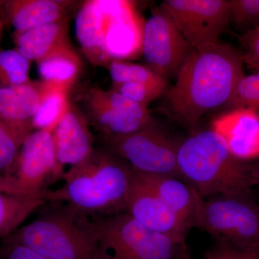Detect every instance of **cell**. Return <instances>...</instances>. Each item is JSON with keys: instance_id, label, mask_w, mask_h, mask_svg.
<instances>
[{"instance_id": "20", "label": "cell", "mask_w": 259, "mask_h": 259, "mask_svg": "<svg viewBox=\"0 0 259 259\" xmlns=\"http://www.w3.org/2000/svg\"><path fill=\"white\" fill-rule=\"evenodd\" d=\"M42 81L71 90L81 71L79 56L69 42L58 48L37 62Z\"/></svg>"}, {"instance_id": "29", "label": "cell", "mask_w": 259, "mask_h": 259, "mask_svg": "<svg viewBox=\"0 0 259 259\" xmlns=\"http://www.w3.org/2000/svg\"><path fill=\"white\" fill-rule=\"evenodd\" d=\"M228 107L250 109L259 114V71L245 75L237 85Z\"/></svg>"}, {"instance_id": "35", "label": "cell", "mask_w": 259, "mask_h": 259, "mask_svg": "<svg viewBox=\"0 0 259 259\" xmlns=\"http://www.w3.org/2000/svg\"><path fill=\"white\" fill-rule=\"evenodd\" d=\"M3 27H4V23H3V18L0 16V39H1L2 34H3Z\"/></svg>"}, {"instance_id": "28", "label": "cell", "mask_w": 259, "mask_h": 259, "mask_svg": "<svg viewBox=\"0 0 259 259\" xmlns=\"http://www.w3.org/2000/svg\"><path fill=\"white\" fill-rule=\"evenodd\" d=\"M230 23L241 34L259 26V0H229Z\"/></svg>"}, {"instance_id": "13", "label": "cell", "mask_w": 259, "mask_h": 259, "mask_svg": "<svg viewBox=\"0 0 259 259\" xmlns=\"http://www.w3.org/2000/svg\"><path fill=\"white\" fill-rule=\"evenodd\" d=\"M232 154L241 161L259 158V114L248 108L231 109L212 120Z\"/></svg>"}, {"instance_id": "19", "label": "cell", "mask_w": 259, "mask_h": 259, "mask_svg": "<svg viewBox=\"0 0 259 259\" xmlns=\"http://www.w3.org/2000/svg\"><path fill=\"white\" fill-rule=\"evenodd\" d=\"M17 50L29 61L38 62L58 48L69 42L66 20L46 24L15 33Z\"/></svg>"}, {"instance_id": "14", "label": "cell", "mask_w": 259, "mask_h": 259, "mask_svg": "<svg viewBox=\"0 0 259 259\" xmlns=\"http://www.w3.org/2000/svg\"><path fill=\"white\" fill-rule=\"evenodd\" d=\"M58 166H77L93 153V139L84 116L69 103L66 112L53 131Z\"/></svg>"}, {"instance_id": "17", "label": "cell", "mask_w": 259, "mask_h": 259, "mask_svg": "<svg viewBox=\"0 0 259 259\" xmlns=\"http://www.w3.org/2000/svg\"><path fill=\"white\" fill-rule=\"evenodd\" d=\"M49 89V83L42 81H30L19 86H0V116L10 122L32 127V117Z\"/></svg>"}, {"instance_id": "22", "label": "cell", "mask_w": 259, "mask_h": 259, "mask_svg": "<svg viewBox=\"0 0 259 259\" xmlns=\"http://www.w3.org/2000/svg\"><path fill=\"white\" fill-rule=\"evenodd\" d=\"M46 202L42 198L0 192V237L11 236L29 215Z\"/></svg>"}, {"instance_id": "10", "label": "cell", "mask_w": 259, "mask_h": 259, "mask_svg": "<svg viewBox=\"0 0 259 259\" xmlns=\"http://www.w3.org/2000/svg\"><path fill=\"white\" fill-rule=\"evenodd\" d=\"M192 49L161 6L145 22L142 52L148 68L167 79L177 75Z\"/></svg>"}, {"instance_id": "25", "label": "cell", "mask_w": 259, "mask_h": 259, "mask_svg": "<svg viewBox=\"0 0 259 259\" xmlns=\"http://www.w3.org/2000/svg\"><path fill=\"white\" fill-rule=\"evenodd\" d=\"M69 90L49 84L41 105L32 117V129L54 130L69 106Z\"/></svg>"}, {"instance_id": "16", "label": "cell", "mask_w": 259, "mask_h": 259, "mask_svg": "<svg viewBox=\"0 0 259 259\" xmlns=\"http://www.w3.org/2000/svg\"><path fill=\"white\" fill-rule=\"evenodd\" d=\"M64 2L54 0L0 1V9L15 28V33L64 20Z\"/></svg>"}, {"instance_id": "6", "label": "cell", "mask_w": 259, "mask_h": 259, "mask_svg": "<svg viewBox=\"0 0 259 259\" xmlns=\"http://www.w3.org/2000/svg\"><path fill=\"white\" fill-rule=\"evenodd\" d=\"M53 131L35 130L25 138L14 165L0 176V192L44 199L48 187L61 180Z\"/></svg>"}, {"instance_id": "30", "label": "cell", "mask_w": 259, "mask_h": 259, "mask_svg": "<svg viewBox=\"0 0 259 259\" xmlns=\"http://www.w3.org/2000/svg\"><path fill=\"white\" fill-rule=\"evenodd\" d=\"M203 259H259V247L241 248L226 242L218 241Z\"/></svg>"}, {"instance_id": "18", "label": "cell", "mask_w": 259, "mask_h": 259, "mask_svg": "<svg viewBox=\"0 0 259 259\" xmlns=\"http://www.w3.org/2000/svg\"><path fill=\"white\" fill-rule=\"evenodd\" d=\"M102 15L98 0L85 2L75 20V33L84 55L93 64L107 66L110 61L104 49Z\"/></svg>"}, {"instance_id": "11", "label": "cell", "mask_w": 259, "mask_h": 259, "mask_svg": "<svg viewBox=\"0 0 259 259\" xmlns=\"http://www.w3.org/2000/svg\"><path fill=\"white\" fill-rule=\"evenodd\" d=\"M102 15V38L109 61H125L142 51L144 25L132 3L98 0Z\"/></svg>"}, {"instance_id": "37", "label": "cell", "mask_w": 259, "mask_h": 259, "mask_svg": "<svg viewBox=\"0 0 259 259\" xmlns=\"http://www.w3.org/2000/svg\"><path fill=\"white\" fill-rule=\"evenodd\" d=\"M258 208H259V205H258Z\"/></svg>"}, {"instance_id": "3", "label": "cell", "mask_w": 259, "mask_h": 259, "mask_svg": "<svg viewBox=\"0 0 259 259\" xmlns=\"http://www.w3.org/2000/svg\"><path fill=\"white\" fill-rule=\"evenodd\" d=\"M177 163L181 178L202 199L251 198L252 165L235 157L212 130L195 133L179 145Z\"/></svg>"}, {"instance_id": "5", "label": "cell", "mask_w": 259, "mask_h": 259, "mask_svg": "<svg viewBox=\"0 0 259 259\" xmlns=\"http://www.w3.org/2000/svg\"><path fill=\"white\" fill-rule=\"evenodd\" d=\"M105 259H178L186 241L153 231L127 212L92 218Z\"/></svg>"}, {"instance_id": "7", "label": "cell", "mask_w": 259, "mask_h": 259, "mask_svg": "<svg viewBox=\"0 0 259 259\" xmlns=\"http://www.w3.org/2000/svg\"><path fill=\"white\" fill-rule=\"evenodd\" d=\"M197 228L218 241L241 247H259L258 204L251 198L220 196L203 199Z\"/></svg>"}, {"instance_id": "21", "label": "cell", "mask_w": 259, "mask_h": 259, "mask_svg": "<svg viewBox=\"0 0 259 259\" xmlns=\"http://www.w3.org/2000/svg\"><path fill=\"white\" fill-rule=\"evenodd\" d=\"M87 104L89 120L100 133L102 138L125 136L151 126L101 104L88 100H87Z\"/></svg>"}, {"instance_id": "12", "label": "cell", "mask_w": 259, "mask_h": 259, "mask_svg": "<svg viewBox=\"0 0 259 259\" xmlns=\"http://www.w3.org/2000/svg\"><path fill=\"white\" fill-rule=\"evenodd\" d=\"M126 212L153 231L183 241H186V236L190 231L185 223L135 175Z\"/></svg>"}, {"instance_id": "26", "label": "cell", "mask_w": 259, "mask_h": 259, "mask_svg": "<svg viewBox=\"0 0 259 259\" xmlns=\"http://www.w3.org/2000/svg\"><path fill=\"white\" fill-rule=\"evenodd\" d=\"M87 100L105 105L116 111L142 121L147 125H156L147 107L130 100L112 89L107 91L100 89H91Z\"/></svg>"}, {"instance_id": "2", "label": "cell", "mask_w": 259, "mask_h": 259, "mask_svg": "<svg viewBox=\"0 0 259 259\" xmlns=\"http://www.w3.org/2000/svg\"><path fill=\"white\" fill-rule=\"evenodd\" d=\"M64 183L44 199L69 206L90 218L126 212L134 173L127 162L106 148L94 150L86 160L63 173Z\"/></svg>"}, {"instance_id": "4", "label": "cell", "mask_w": 259, "mask_h": 259, "mask_svg": "<svg viewBox=\"0 0 259 259\" xmlns=\"http://www.w3.org/2000/svg\"><path fill=\"white\" fill-rule=\"evenodd\" d=\"M50 204L38 218L5 239L49 259H105L93 220L66 204Z\"/></svg>"}, {"instance_id": "31", "label": "cell", "mask_w": 259, "mask_h": 259, "mask_svg": "<svg viewBox=\"0 0 259 259\" xmlns=\"http://www.w3.org/2000/svg\"><path fill=\"white\" fill-rule=\"evenodd\" d=\"M117 93L127 97L130 100L148 107L150 102L164 95L166 91L159 89L150 88L136 83H125L112 88Z\"/></svg>"}, {"instance_id": "24", "label": "cell", "mask_w": 259, "mask_h": 259, "mask_svg": "<svg viewBox=\"0 0 259 259\" xmlns=\"http://www.w3.org/2000/svg\"><path fill=\"white\" fill-rule=\"evenodd\" d=\"M32 130L30 125L15 123L0 116V176L11 169L24 140Z\"/></svg>"}, {"instance_id": "8", "label": "cell", "mask_w": 259, "mask_h": 259, "mask_svg": "<svg viewBox=\"0 0 259 259\" xmlns=\"http://www.w3.org/2000/svg\"><path fill=\"white\" fill-rule=\"evenodd\" d=\"M102 141L107 149L127 162L135 171L181 178L177 163L179 145L156 125L125 136L102 138Z\"/></svg>"}, {"instance_id": "9", "label": "cell", "mask_w": 259, "mask_h": 259, "mask_svg": "<svg viewBox=\"0 0 259 259\" xmlns=\"http://www.w3.org/2000/svg\"><path fill=\"white\" fill-rule=\"evenodd\" d=\"M161 6L192 49L217 44L230 23L228 0H164Z\"/></svg>"}, {"instance_id": "32", "label": "cell", "mask_w": 259, "mask_h": 259, "mask_svg": "<svg viewBox=\"0 0 259 259\" xmlns=\"http://www.w3.org/2000/svg\"><path fill=\"white\" fill-rule=\"evenodd\" d=\"M245 66L253 73L259 71V26L239 37Z\"/></svg>"}, {"instance_id": "23", "label": "cell", "mask_w": 259, "mask_h": 259, "mask_svg": "<svg viewBox=\"0 0 259 259\" xmlns=\"http://www.w3.org/2000/svg\"><path fill=\"white\" fill-rule=\"evenodd\" d=\"M113 88L125 83H136L166 92V79L147 66L129 61L113 60L108 65Z\"/></svg>"}, {"instance_id": "1", "label": "cell", "mask_w": 259, "mask_h": 259, "mask_svg": "<svg viewBox=\"0 0 259 259\" xmlns=\"http://www.w3.org/2000/svg\"><path fill=\"white\" fill-rule=\"evenodd\" d=\"M244 66L241 51L230 44L218 42L192 49L175 85L164 94L172 115L194 127L204 115L228 107L245 76Z\"/></svg>"}, {"instance_id": "27", "label": "cell", "mask_w": 259, "mask_h": 259, "mask_svg": "<svg viewBox=\"0 0 259 259\" xmlns=\"http://www.w3.org/2000/svg\"><path fill=\"white\" fill-rule=\"evenodd\" d=\"M30 61L17 49L0 51V86H19L31 81Z\"/></svg>"}, {"instance_id": "34", "label": "cell", "mask_w": 259, "mask_h": 259, "mask_svg": "<svg viewBox=\"0 0 259 259\" xmlns=\"http://www.w3.org/2000/svg\"><path fill=\"white\" fill-rule=\"evenodd\" d=\"M252 175H253L254 186L259 187V163L257 164L252 165Z\"/></svg>"}, {"instance_id": "36", "label": "cell", "mask_w": 259, "mask_h": 259, "mask_svg": "<svg viewBox=\"0 0 259 259\" xmlns=\"http://www.w3.org/2000/svg\"><path fill=\"white\" fill-rule=\"evenodd\" d=\"M178 259H190V255H189L188 251L186 252L183 255H181Z\"/></svg>"}, {"instance_id": "33", "label": "cell", "mask_w": 259, "mask_h": 259, "mask_svg": "<svg viewBox=\"0 0 259 259\" xmlns=\"http://www.w3.org/2000/svg\"><path fill=\"white\" fill-rule=\"evenodd\" d=\"M0 259H49L31 248L5 239L4 245L0 248Z\"/></svg>"}, {"instance_id": "15", "label": "cell", "mask_w": 259, "mask_h": 259, "mask_svg": "<svg viewBox=\"0 0 259 259\" xmlns=\"http://www.w3.org/2000/svg\"><path fill=\"white\" fill-rule=\"evenodd\" d=\"M134 172L136 178L161 199L190 230L197 228L203 199L190 185L180 177Z\"/></svg>"}]
</instances>
